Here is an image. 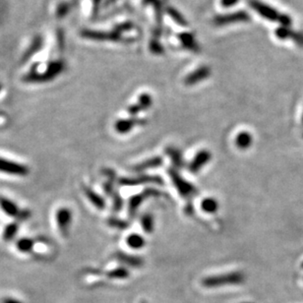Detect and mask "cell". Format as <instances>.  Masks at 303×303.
<instances>
[{
	"label": "cell",
	"mask_w": 303,
	"mask_h": 303,
	"mask_svg": "<svg viewBox=\"0 0 303 303\" xmlns=\"http://www.w3.org/2000/svg\"><path fill=\"white\" fill-rule=\"evenodd\" d=\"M65 69V63L62 60L51 61L47 65V69L44 72H37L36 70H31L25 74L22 78L24 83L28 84H41L51 81L56 78L60 73Z\"/></svg>",
	"instance_id": "cell-1"
},
{
	"label": "cell",
	"mask_w": 303,
	"mask_h": 303,
	"mask_svg": "<svg viewBox=\"0 0 303 303\" xmlns=\"http://www.w3.org/2000/svg\"><path fill=\"white\" fill-rule=\"evenodd\" d=\"M249 4L252 9H254L261 17L265 18L266 20L280 23L282 27H290L292 24V19L290 16L280 13L279 10L264 2H261L259 0H250Z\"/></svg>",
	"instance_id": "cell-2"
},
{
	"label": "cell",
	"mask_w": 303,
	"mask_h": 303,
	"mask_svg": "<svg viewBox=\"0 0 303 303\" xmlns=\"http://www.w3.org/2000/svg\"><path fill=\"white\" fill-rule=\"evenodd\" d=\"M244 280L245 276L243 273L233 272V273H226V274L204 278L202 280V285L205 288L213 289V288H220L222 286H226V285H239V283H242Z\"/></svg>",
	"instance_id": "cell-3"
},
{
	"label": "cell",
	"mask_w": 303,
	"mask_h": 303,
	"mask_svg": "<svg viewBox=\"0 0 303 303\" xmlns=\"http://www.w3.org/2000/svg\"><path fill=\"white\" fill-rule=\"evenodd\" d=\"M168 175L171 176V179L174 183L175 188L177 189L178 193L184 197V198H190L197 194V189L194 185H192L190 182L186 181L184 178L181 177V175L177 173L175 168H169Z\"/></svg>",
	"instance_id": "cell-4"
},
{
	"label": "cell",
	"mask_w": 303,
	"mask_h": 303,
	"mask_svg": "<svg viewBox=\"0 0 303 303\" xmlns=\"http://www.w3.org/2000/svg\"><path fill=\"white\" fill-rule=\"evenodd\" d=\"M118 182L121 186H137L142 184L155 183L162 185L163 179L156 175H140L137 177H121L118 179Z\"/></svg>",
	"instance_id": "cell-5"
},
{
	"label": "cell",
	"mask_w": 303,
	"mask_h": 303,
	"mask_svg": "<svg viewBox=\"0 0 303 303\" xmlns=\"http://www.w3.org/2000/svg\"><path fill=\"white\" fill-rule=\"evenodd\" d=\"M161 195H162L161 191H159L155 188H147L141 194L133 196L129 201L128 211L130 216L133 217L137 213L138 208L140 207L141 204L145 201V199L149 198V197H158Z\"/></svg>",
	"instance_id": "cell-6"
},
{
	"label": "cell",
	"mask_w": 303,
	"mask_h": 303,
	"mask_svg": "<svg viewBox=\"0 0 303 303\" xmlns=\"http://www.w3.org/2000/svg\"><path fill=\"white\" fill-rule=\"evenodd\" d=\"M0 172L7 175H28L29 168L20 163H14L0 158Z\"/></svg>",
	"instance_id": "cell-7"
},
{
	"label": "cell",
	"mask_w": 303,
	"mask_h": 303,
	"mask_svg": "<svg viewBox=\"0 0 303 303\" xmlns=\"http://www.w3.org/2000/svg\"><path fill=\"white\" fill-rule=\"evenodd\" d=\"M250 19L249 15L246 12L239 11L226 15H221L215 18L214 22L217 26H224L229 24L237 23V22H246Z\"/></svg>",
	"instance_id": "cell-8"
},
{
	"label": "cell",
	"mask_w": 303,
	"mask_h": 303,
	"mask_svg": "<svg viewBox=\"0 0 303 303\" xmlns=\"http://www.w3.org/2000/svg\"><path fill=\"white\" fill-rule=\"evenodd\" d=\"M212 158V154L210 151L207 150H202L198 152L193 161L189 164V172L192 174H196L201 171V168L209 163Z\"/></svg>",
	"instance_id": "cell-9"
},
{
	"label": "cell",
	"mask_w": 303,
	"mask_h": 303,
	"mask_svg": "<svg viewBox=\"0 0 303 303\" xmlns=\"http://www.w3.org/2000/svg\"><path fill=\"white\" fill-rule=\"evenodd\" d=\"M211 75V68L208 66H203L189 74L184 79V84L187 86L196 85L201 81L209 78Z\"/></svg>",
	"instance_id": "cell-10"
},
{
	"label": "cell",
	"mask_w": 303,
	"mask_h": 303,
	"mask_svg": "<svg viewBox=\"0 0 303 303\" xmlns=\"http://www.w3.org/2000/svg\"><path fill=\"white\" fill-rule=\"evenodd\" d=\"M71 220H72V214L70 210L66 208H62L56 213V221L59 223V231L64 236L68 234Z\"/></svg>",
	"instance_id": "cell-11"
},
{
	"label": "cell",
	"mask_w": 303,
	"mask_h": 303,
	"mask_svg": "<svg viewBox=\"0 0 303 303\" xmlns=\"http://www.w3.org/2000/svg\"><path fill=\"white\" fill-rule=\"evenodd\" d=\"M146 124V120L138 119V118H130V119H120L117 120L115 127L118 133L125 134L130 132L134 126L144 125Z\"/></svg>",
	"instance_id": "cell-12"
},
{
	"label": "cell",
	"mask_w": 303,
	"mask_h": 303,
	"mask_svg": "<svg viewBox=\"0 0 303 303\" xmlns=\"http://www.w3.org/2000/svg\"><path fill=\"white\" fill-rule=\"evenodd\" d=\"M276 34L280 40L292 39L295 42V44H297L299 47H303V34L292 31L289 27H281L277 30Z\"/></svg>",
	"instance_id": "cell-13"
},
{
	"label": "cell",
	"mask_w": 303,
	"mask_h": 303,
	"mask_svg": "<svg viewBox=\"0 0 303 303\" xmlns=\"http://www.w3.org/2000/svg\"><path fill=\"white\" fill-rule=\"evenodd\" d=\"M42 47H43V37L41 35H35V37L33 39V41L31 42L30 46L27 47V49L25 50V52L22 55V62L25 63L29 59H32V56H34L35 53L42 48Z\"/></svg>",
	"instance_id": "cell-14"
},
{
	"label": "cell",
	"mask_w": 303,
	"mask_h": 303,
	"mask_svg": "<svg viewBox=\"0 0 303 303\" xmlns=\"http://www.w3.org/2000/svg\"><path fill=\"white\" fill-rule=\"evenodd\" d=\"M115 257L118 261L122 262L125 265H128L130 267H141L143 265V260L140 257L133 256V255H127L123 252H117Z\"/></svg>",
	"instance_id": "cell-15"
},
{
	"label": "cell",
	"mask_w": 303,
	"mask_h": 303,
	"mask_svg": "<svg viewBox=\"0 0 303 303\" xmlns=\"http://www.w3.org/2000/svg\"><path fill=\"white\" fill-rule=\"evenodd\" d=\"M84 193L89 199V201L99 210H104L105 208V202L99 194H97L90 187H84Z\"/></svg>",
	"instance_id": "cell-16"
},
{
	"label": "cell",
	"mask_w": 303,
	"mask_h": 303,
	"mask_svg": "<svg viewBox=\"0 0 303 303\" xmlns=\"http://www.w3.org/2000/svg\"><path fill=\"white\" fill-rule=\"evenodd\" d=\"M163 163V159L161 157H155V158L149 159V160H147V161H145L143 163L136 164L135 166H133V171L137 172V173H141V172H144L146 169L158 167V166L162 165Z\"/></svg>",
	"instance_id": "cell-17"
},
{
	"label": "cell",
	"mask_w": 303,
	"mask_h": 303,
	"mask_svg": "<svg viewBox=\"0 0 303 303\" xmlns=\"http://www.w3.org/2000/svg\"><path fill=\"white\" fill-rule=\"evenodd\" d=\"M82 36L91 39V40H97V41H104V40H112V41H117L118 36L116 35H108L106 33H102V32H96V31H89V30H84L81 33Z\"/></svg>",
	"instance_id": "cell-18"
},
{
	"label": "cell",
	"mask_w": 303,
	"mask_h": 303,
	"mask_svg": "<svg viewBox=\"0 0 303 303\" xmlns=\"http://www.w3.org/2000/svg\"><path fill=\"white\" fill-rule=\"evenodd\" d=\"M165 153L166 155L169 156L176 168H181L184 165V162H183L184 160H183L182 154L178 149H176L175 147H168L165 149Z\"/></svg>",
	"instance_id": "cell-19"
},
{
	"label": "cell",
	"mask_w": 303,
	"mask_h": 303,
	"mask_svg": "<svg viewBox=\"0 0 303 303\" xmlns=\"http://www.w3.org/2000/svg\"><path fill=\"white\" fill-rule=\"evenodd\" d=\"M252 142H253V138H252L251 134L248 132H240L236 136V139H235L236 146L241 150L248 149L251 146Z\"/></svg>",
	"instance_id": "cell-20"
},
{
	"label": "cell",
	"mask_w": 303,
	"mask_h": 303,
	"mask_svg": "<svg viewBox=\"0 0 303 303\" xmlns=\"http://www.w3.org/2000/svg\"><path fill=\"white\" fill-rule=\"evenodd\" d=\"M0 206L2 210L11 217H16L17 215H19V209L17 208V206L7 199L0 198Z\"/></svg>",
	"instance_id": "cell-21"
},
{
	"label": "cell",
	"mask_w": 303,
	"mask_h": 303,
	"mask_svg": "<svg viewBox=\"0 0 303 303\" xmlns=\"http://www.w3.org/2000/svg\"><path fill=\"white\" fill-rule=\"evenodd\" d=\"M201 207L204 212L213 214V213H216L219 209V203L216 199L205 198L201 203Z\"/></svg>",
	"instance_id": "cell-22"
},
{
	"label": "cell",
	"mask_w": 303,
	"mask_h": 303,
	"mask_svg": "<svg viewBox=\"0 0 303 303\" xmlns=\"http://www.w3.org/2000/svg\"><path fill=\"white\" fill-rule=\"evenodd\" d=\"M126 242L133 249H141L145 245V239L139 234H131L126 238Z\"/></svg>",
	"instance_id": "cell-23"
},
{
	"label": "cell",
	"mask_w": 303,
	"mask_h": 303,
	"mask_svg": "<svg viewBox=\"0 0 303 303\" xmlns=\"http://www.w3.org/2000/svg\"><path fill=\"white\" fill-rule=\"evenodd\" d=\"M71 4L68 1H61L59 2L55 9V16L59 19H62L68 15L70 12Z\"/></svg>",
	"instance_id": "cell-24"
},
{
	"label": "cell",
	"mask_w": 303,
	"mask_h": 303,
	"mask_svg": "<svg viewBox=\"0 0 303 303\" xmlns=\"http://www.w3.org/2000/svg\"><path fill=\"white\" fill-rule=\"evenodd\" d=\"M141 225L147 233H152L154 231V218L152 215L146 214L141 218Z\"/></svg>",
	"instance_id": "cell-25"
},
{
	"label": "cell",
	"mask_w": 303,
	"mask_h": 303,
	"mask_svg": "<svg viewBox=\"0 0 303 303\" xmlns=\"http://www.w3.org/2000/svg\"><path fill=\"white\" fill-rule=\"evenodd\" d=\"M179 39L181 41V43L187 47V48H190L192 50H197L198 49V46L194 40V37L192 36V35L190 34H181L179 35Z\"/></svg>",
	"instance_id": "cell-26"
},
{
	"label": "cell",
	"mask_w": 303,
	"mask_h": 303,
	"mask_svg": "<svg viewBox=\"0 0 303 303\" xmlns=\"http://www.w3.org/2000/svg\"><path fill=\"white\" fill-rule=\"evenodd\" d=\"M106 275L111 279H125L129 276V272L125 268H117L110 270L106 273Z\"/></svg>",
	"instance_id": "cell-27"
},
{
	"label": "cell",
	"mask_w": 303,
	"mask_h": 303,
	"mask_svg": "<svg viewBox=\"0 0 303 303\" xmlns=\"http://www.w3.org/2000/svg\"><path fill=\"white\" fill-rule=\"evenodd\" d=\"M152 104H153V100H152L151 96L148 93H142L139 97V101L137 105L140 106L141 110H145L149 108Z\"/></svg>",
	"instance_id": "cell-28"
},
{
	"label": "cell",
	"mask_w": 303,
	"mask_h": 303,
	"mask_svg": "<svg viewBox=\"0 0 303 303\" xmlns=\"http://www.w3.org/2000/svg\"><path fill=\"white\" fill-rule=\"evenodd\" d=\"M33 245H34V242L31 239L23 238L17 243V248L22 252H29L33 248Z\"/></svg>",
	"instance_id": "cell-29"
},
{
	"label": "cell",
	"mask_w": 303,
	"mask_h": 303,
	"mask_svg": "<svg viewBox=\"0 0 303 303\" xmlns=\"http://www.w3.org/2000/svg\"><path fill=\"white\" fill-rule=\"evenodd\" d=\"M109 197L112 199V202H113V211L115 212H119V211L122 209V206H123V201L121 197L117 194V191L112 192Z\"/></svg>",
	"instance_id": "cell-30"
},
{
	"label": "cell",
	"mask_w": 303,
	"mask_h": 303,
	"mask_svg": "<svg viewBox=\"0 0 303 303\" xmlns=\"http://www.w3.org/2000/svg\"><path fill=\"white\" fill-rule=\"evenodd\" d=\"M108 224L113 226V228H117V229H120V230H123L125 228H127L129 225L128 222H124L122 220H119L117 218H110L108 221Z\"/></svg>",
	"instance_id": "cell-31"
},
{
	"label": "cell",
	"mask_w": 303,
	"mask_h": 303,
	"mask_svg": "<svg viewBox=\"0 0 303 303\" xmlns=\"http://www.w3.org/2000/svg\"><path fill=\"white\" fill-rule=\"evenodd\" d=\"M17 224H10V225H8L7 228H6V230H5V233H4V238L6 239V240H9V239H11L12 237L15 235V233H16V231H17Z\"/></svg>",
	"instance_id": "cell-32"
},
{
	"label": "cell",
	"mask_w": 303,
	"mask_h": 303,
	"mask_svg": "<svg viewBox=\"0 0 303 303\" xmlns=\"http://www.w3.org/2000/svg\"><path fill=\"white\" fill-rule=\"evenodd\" d=\"M56 40H58V46H59V49H60V51H62L65 47V35L61 29H59L56 32Z\"/></svg>",
	"instance_id": "cell-33"
},
{
	"label": "cell",
	"mask_w": 303,
	"mask_h": 303,
	"mask_svg": "<svg viewBox=\"0 0 303 303\" xmlns=\"http://www.w3.org/2000/svg\"><path fill=\"white\" fill-rule=\"evenodd\" d=\"M169 13H171V15L173 16V18H175V20L177 23L181 24V25H185V24H186V22L184 21V19H182L181 15H179V14L175 11V10H174V9H171V10H169Z\"/></svg>",
	"instance_id": "cell-34"
},
{
	"label": "cell",
	"mask_w": 303,
	"mask_h": 303,
	"mask_svg": "<svg viewBox=\"0 0 303 303\" xmlns=\"http://www.w3.org/2000/svg\"><path fill=\"white\" fill-rule=\"evenodd\" d=\"M238 1L239 0H221V5L225 8H229L234 6Z\"/></svg>",
	"instance_id": "cell-35"
},
{
	"label": "cell",
	"mask_w": 303,
	"mask_h": 303,
	"mask_svg": "<svg viewBox=\"0 0 303 303\" xmlns=\"http://www.w3.org/2000/svg\"><path fill=\"white\" fill-rule=\"evenodd\" d=\"M151 49L153 51H157L158 53H161L163 51V47L160 43H152Z\"/></svg>",
	"instance_id": "cell-36"
},
{
	"label": "cell",
	"mask_w": 303,
	"mask_h": 303,
	"mask_svg": "<svg viewBox=\"0 0 303 303\" xmlns=\"http://www.w3.org/2000/svg\"><path fill=\"white\" fill-rule=\"evenodd\" d=\"M1 303H23L18 299H15V298H11V297H6L2 300Z\"/></svg>",
	"instance_id": "cell-37"
},
{
	"label": "cell",
	"mask_w": 303,
	"mask_h": 303,
	"mask_svg": "<svg viewBox=\"0 0 303 303\" xmlns=\"http://www.w3.org/2000/svg\"><path fill=\"white\" fill-rule=\"evenodd\" d=\"M193 212H194V209H193L192 204H187L186 207H185V213L187 215H192Z\"/></svg>",
	"instance_id": "cell-38"
},
{
	"label": "cell",
	"mask_w": 303,
	"mask_h": 303,
	"mask_svg": "<svg viewBox=\"0 0 303 303\" xmlns=\"http://www.w3.org/2000/svg\"><path fill=\"white\" fill-rule=\"evenodd\" d=\"M1 89H2V85H1V83H0V91H1Z\"/></svg>",
	"instance_id": "cell-39"
},
{
	"label": "cell",
	"mask_w": 303,
	"mask_h": 303,
	"mask_svg": "<svg viewBox=\"0 0 303 303\" xmlns=\"http://www.w3.org/2000/svg\"><path fill=\"white\" fill-rule=\"evenodd\" d=\"M301 122H302V124H303V115H302V118H301Z\"/></svg>",
	"instance_id": "cell-40"
},
{
	"label": "cell",
	"mask_w": 303,
	"mask_h": 303,
	"mask_svg": "<svg viewBox=\"0 0 303 303\" xmlns=\"http://www.w3.org/2000/svg\"><path fill=\"white\" fill-rule=\"evenodd\" d=\"M301 268L303 269V262H302V264H301Z\"/></svg>",
	"instance_id": "cell-41"
},
{
	"label": "cell",
	"mask_w": 303,
	"mask_h": 303,
	"mask_svg": "<svg viewBox=\"0 0 303 303\" xmlns=\"http://www.w3.org/2000/svg\"><path fill=\"white\" fill-rule=\"evenodd\" d=\"M141 303H146V302H145V301H143V302H141Z\"/></svg>",
	"instance_id": "cell-42"
}]
</instances>
